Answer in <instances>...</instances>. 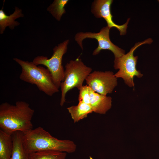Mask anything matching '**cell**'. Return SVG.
<instances>
[{"instance_id":"cell-12","label":"cell","mask_w":159,"mask_h":159,"mask_svg":"<svg viewBox=\"0 0 159 159\" xmlns=\"http://www.w3.org/2000/svg\"><path fill=\"white\" fill-rule=\"evenodd\" d=\"M12 135L13 148L10 159H29V154L26 151L23 145V133L20 131H16Z\"/></svg>"},{"instance_id":"cell-8","label":"cell","mask_w":159,"mask_h":159,"mask_svg":"<svg viewBox=\"0 0 159 159\" xmlns=\"http://www.w3.org/2000/svg\"><path fill=\"white\" fill-rule=\"evenodd\" d=\"M87 85L95 92L107 95L112 92L117 85V78L112 71H95L85 79Z\"/></svg>"},{"instance_id":"cell-5","label":"cell","mask_w":159,"mask_h":159,"mask_svg":"<svg viewBox=\"0 0 159 159\" xmlns=\"http://www.w3.org/2000/svg\"><path fill=\"white\" fill-rule=\"evenodd\" d=\"M153 42L151 38H148L135 44L130 51L122 56L115 58L114 67L115 69H118V71L115 74L117 78H121L124 80L126 85L130 87L134 88L133 78L135 76L141 77L143 74L140 71L137 69L136 64L138 56H134V52L136 49L145 44H151Z\"/></svg>"},{"instance_id":"cell-15","label":"cell","mask_w":159,"mask_h":159,"mask_svg":"<svg viewBox=\"0 0 159 159\" xmlns=\"http://www.w3.org/2000/svg\"><path fill=\"white\" fill-rule=\"evenodd\" d=\"M69 1L68 0H54L47 8V11L57 20L60 21L62 17L66 13L64 8Z\"/></svg>"},{"instance_id":"cell-6","label":"cell","mask_w":159,"mask_h":159,"mask_svg":"<svg viewBox=\"0 0 159 159\" xmlns=\"http://www.w3.org/2000/svg\"><path fill=\"white\" fill-rule=\"evenodd\" d=\"M69 39L58 44L53 49V53L49 58L42 55L38 56L33 59V63L37 65H43L50 72L53 82L58 89L64 79V70L62 64V57L67 52Z\"/></svg>"},{"instance_id":"cell-4","label":"cell","mask_w":159,"mask_h":159,"mask_svg":"<svg viewBox=\"0 0 159 159\" xmlns=\"http://www.w3.org/2000/svg\"><path fill=\"white\" fill-rule=\"evenodd\" d=\"M92 70V68L86 65L79 57L66 64L64 80L60 86L61 95L60 104L61 106L66 102L67 93L74 88H77L79 90Z\"/></svg>"},{"instance_id":"cell-1","label":"cell","mask_w":159,"mask_h":159,"mask_svg":"<svg viewBox=\"0 0 159 159\" xmlns=\"http://www.w3.org/2000/svg\"><path fill=\"white\" fill-rule=\"evenodd\" d=\"M34 112L25 101H18L14 105L2 103L0 105V129L11 135L16 131L28 132L33 129L32 120Z\"/></svg>"},{"instance_id":"cell-13","label":"cell","mask_w":159,"mask_h":159,"mask_svg":"<svg viewBox=\"0 0 159 159\" xmlns=\"http://www.w3.org/2000/svg\"><path fill=\"white\" fill-rule=\"evenodd\" d=\"M74 123L86 117L93 112L90 105L82 101H79L77 105L67 108Z\"/></svg>"},{"instance_id":"cell-14","label":"cell","mask_w":159,"mask_h":159,"mask_svg":"<svg viewBox=\"0 0 159 159\" xmlns=\"http://www.w3.org/2000/svg\"><path fill=\"white\" fill-rule=\"evenodd\" d=\"M13 148L12 135L0 129V159H10Z\"/></svg>"},{"instance_id":"cell-2","label":"cell","mask_w":159,"mask_h":159,"mask_svg":"<svg viewBox=\"0 0 159 159\" xmlns=\"http://www.w3.org/2000/svg\"><path fill=\"white\" fill-rule=\"evenodd\" d=\"M23 140L25 149L28 154L47 150L70 153L74 152L77 149V145L72 141L59 140L41 127L23 134Z\"/></svg>"},{"instance_id":"cell-16","label":"cell","mask_w":159,"mask_h":159,"mask_svg":"<svg viewBox=\"0 0 159 159\" xmlns=\"http://www.w3.org/2000/svg\"><path fill=\"white\" fill-rule=\"evenodd\" d=\"M67 153L53 150L38 151L29 154V159H66Z\"/></svg>"},{"instance_id":"cell-10","label":"cell","mask_w":159,"mask_h":159,"mask_svg":"<svg viewBox=\"0 0 159 159\" xmlns=\"http://www.w3.org/2000/svg\"><path fill=\"white\" fill-rule=\"evenodd\" d=\"M111 97L100 94L91 89L90 105L93 112L101 114H105L112 106Z\"/></svg>"},{"instance_id":"cell-18","label":"cell","mask_w":159,"mask_h":159,"mask_svg":"<svg viewBox=\"0 0 159 159\" xmlns=\"http://www.w3.org/2000/svg\"><path fill=\"white\" fill-rule=\"evenodd\" d=\"M158 1L159 2V0H158Z\"/></svg>"},{"instance_id":"cell-11","label":"cell","mask_w":159,"mask_h":159,"mask_svg":"<svg viewBox=\"0 0 159 159\" xmlns=\"http://www.w3.org/2000/svg\"><path fill=\"white\" fill-rule=\"evenodd\" d=\"M4 5L0 10V34L4 33L6 28L8 27L11 30L19 26L20 23L16 21L17 19L23 17L24 14L22 9L17 6L13 13L9 15H7L3 10Z\"/></svg>"},{"instance_id":"cell-17","label":"cell","mask_w":159,"mask_h":159,"mask_svg":"<svg viewBox=\"0 0 159 159\" xmlns=\"http://www.w3.org/2000/svg\"><path fill=\"white\" fill-rule=\"evenodd\" d=\"M91 88L87 85L82 86L79 89V101H82L90 105V92Z\"/></svg>"},{"instance_id":"cell-7","label":"cell","mask_w":159,"mask_h":159,"mask_svg":"<svg viewBox=\"0 0 159 159\" xmlns=\"http://www.w3.org/2000/svg\"><path fill=\"white\" fill-rule=\"evenodd\" d=\"M110 28L107 25L102 28L97 33L80 32L75 35L74 39L81 48L83 49V40L86 38L94 39L98 42L97 47L93 51L92 55L98 54L102 50L107 49L114 54L115 58L119 57L125 54L124 50L113 43L110 38Z\"/></svg>"},{"instance_id":"cell-3","label":"cell","mask_w":159,"mask_h":159,"mask_svg":"<svg viewBox=\"0 0 159 159\" xmlns=\"http://www.w3.org/2000/svg\"><path fill=\"white\" fill-rule=\"evenodd\" d=\"M13 60L21 67V72L19 77L21 80L35 85L40 91L49 96H51L59 91L47 68L38 66L32 62L17 58H14Z\"/></svg>"},{"instance_id":"cell-9","label":"cell","mask_w":159,"mask_h":159,"mask_svg":"<svg viewBox=\"0 0 159 159\" xmlns=\"http://www.w3.org/2000/svg\"><path fill=\"white\" fill-rule=\"evenodd\" d=\"M113 2L112 0H95L92 4L91 12L96 18H103L110 28H116L121 35H124L126 33L130 18H128L126 22L122 25L115 24L113 21L111 11V6Z\"/></svg>"}]
</instances>
